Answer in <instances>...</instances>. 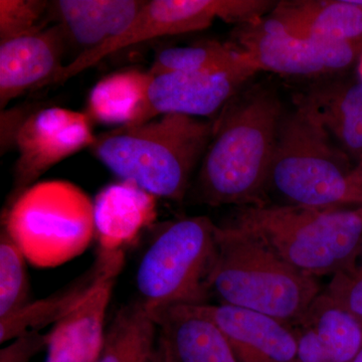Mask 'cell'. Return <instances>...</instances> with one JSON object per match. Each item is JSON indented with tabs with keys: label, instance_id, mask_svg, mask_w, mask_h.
Listing matches in <instances>:
<instances>
[{
	"label": "cell",
	"instance_id": "3",
	"mask_svg": "<svg viewBox=\"0 0 362 362\" xmlns=\"http://www.w3.org/2000/svg\"><path fill=\"white\" fill-rule=\"evenodd\" d=\"M209 285L221 304L259 312L291 327L323 291L318 279L293 268L263 240L230 223L216 228Z\"/></svg>",
	"mask_w": 362,
	"mask_h": 362
},
{
	"label": "cell",
	"instance_id": "10",
	"mask_svg": "<svg viewBox=\"0 0 362 362\" xmlns=\"http://www.w3.org/2000/svg\"><path fill=\"white\" fill-rule=\"evenodd\" d=\"M95 139L87 114L47 107L26 116L14 139L18 157L11 201L59 162L90 148Z\"/></svg>",
	"mask_w": 362,
	"mask_h": 362
},
{
	"label": "cell",
	"instance_id": "11",
	"mask_svg": "<svg viewBox=\"0 0 362 362\" xmlns=\"http://www.w3.org/2000/svg\"><path fill=\"white\" fill-rule=\"evenodd\" d=\"M256 73L251 68H237L152 76L144 103L131 125L148 122L166 114L195 118L216 115Z\"/></svg>",
	"mask_w": 362,
	"mask_h": 362
},
{
	"label": "cell",
	"instance_id": "32",
	"mask_svg": "<svg viewBox=\"0 0 362 362\" xmlns=\"http://www.w3.org/2000/svg\"><path fill=\"white\" fill-rule=\"evenodd\" d=\"M352 362H362V347L361 351H359L358 354H357L356 358H354V361Z\"/></svg>",
	"mask_w": 362,
	"mask_h": 362
},
{
	"label": "cell",
	"instance_id": "30",
	"mask_svg": "<svg viewBox=\"0 0 362 362\" xmlns=\"http://www.w3.org/2000/svg\"><path fill=\"white\" fill-rule=\"evenodd\" d=\"M154 362H169L165 354L158 346L156 347V357H154Z\"/></svg>",
	"mask_w": 362,
	"mask_h": 362
},
{
	"label": "cell",
	"instance_id": "19",
	"mask_svg": "<svg viewBox=\"0 0 362 362\" xmlns=\"http://www.w3.org/2000/svg\"><path fill=\"white\" fill-rule=\"evenodd\" d=\"M156 197L121 180L102 189L94 201L95 235L100 250L123 251L156 218Z\"/></svg>",
	"mask_w": 362,
	"mask_h": 362
},
{
	"label": "cell",
	"instance_id": "33",
	"mask_svg": "<svg viewBox=\"0 0 362 362\" xmlns=\"http://www.w3.org/2000/svg\"><path fill=\"white\" fill-rule=\"evenodd\" d=\"M357 209H358L359 214L362 216V206L357 207Z\"/></svg>",
	"mask_w": 362,
	"mask_h": 362
},
{
	"label": "cell",
	"instance_id": "31",
	"mask_svg": "<svg viewBox=\"0 0 362 362\" xmlns=\"http://www.w3.org/2000/svg\"><path fill=\"white\" fill-rule=\"evenodd\" d=\"M357 73H358L359 81L362 83V54L358 59V65H357Z\"/></svg>",
	"mask_w": 362,
	"mask_h": 362
},
{
	"label": "cell",
	"instance_id": "4",
	"mask_svg": "<svg viewBox=\"0 0 362 362\" xmlns=\"http://www.w3.org/2000/svg\"><path fill=\"white\" fill-rule=\"evenodd\" d=\"M350 158L304 108L284 111L267 178L265 202L278 206H356ZM265 204V206H266Z\"/></svg>",
	"mask_w": 362,
	"mask_h": 362
},
{
	"label": "cell",
	"instance_id": "9",
	"mask_svg": "<svg viewBox=\"0 0 362 362\" xmlns=\"http://www.w3.org/2000/svg\"><path fill=\"white\" fill-rule=\"evenodd\" d=\"M233 45L247 54L257 71L296 77H319L346 70L362 54V39L338 42L297 37L270 16L239 25Z\"/></svg>",
	"mask_w": 362,
	"mask_h": 362
},
{
	"label": "cell",
	"instance_id": "27",
	"mask_svg": "<svg viewBox=\"0 0 362 362\" xmlns=\"http://www.w3.org/2000/svg\"><path fill=\"white\" fill-rule=\"evenodd\" d=\"M49 2L44 0H0V42L42 28Z\"/></svg>",
	"mask_w": 362,
	"mask_h": 362
},
{
	"label": "cell",
	"instance_id": "17",
	"mask_svg": "<svg viewBox=\"0 0 362 362\" xmlns=\"http://www.w3.org/2000/svg\"><path fill=\"white\" fill-rule=\"evenodd\" d=\"M144 4L143 0H58L52 6L66 42L76 45L81 56L127 32Z\"/></svg>",
	"mask_w": 362,
	"mask_h": 362
},
{
	"label": "cell",
	"instance_id": "23",
	"mask_svg": "<svg viewBox=\"0 0 362 362\" xmlns=\"http://www.w3.org/2000/svg\"><path fill=\"white\" fill-rule=\"evenodd\" d=\"M158 328L148 309L141 303L119 310L105 333L97 362H154Z\"/></svg>",
	"mask_w": 362,
	"mask_h": 362
},
{
	"label": "cell",
	"instance_id": "29",
	"mask_svg": "<svg viewBox=\"0 0 362 362\" xmlns=\"http://www.w3.org/2000/svg\"><path fill=\"white\" fill-rule=\"evenodd\" d=\"M352 185H354V194H356L357 207L362 206V163L354 166L350 175Z\"/></svg>",
	"mask_w": 362,
	"mask_h": 362
},
{
	"label": "cell",
	"instance_id": "20",
	"mask_svg": "<svg viewBox=\"0 0 362 362\" xmlns=\"http://www.w3.org/2000/svg\"><path fill=\"white\" fill-rule=\"evenodd\" d=\"M124 262L123 251L100 250L92 268L70 287L51 296L30 301L13 315L0 319V342L6 343L25 333L40 331L49 324L54 325L75 309L112 269L124 265Z\"/></svg>",
	"mask_w": 362,
	"mask_h": 362
},
{
	"label": "cell",
	"instance_id": "21",
	"mask_svg": "<svg viewBox=\"0 0 362 362\" xmlns=\"http://www.w3.org/2000/svg\"><path fill=\"white\" fill-rule=\"evenodd\" d=\"M270 18L297 37L338 42L362 39V6L354 0L280 1Z\"/></svg>",
	"mask_w": 362,
	"mask_h": 362
},
{
	"label": "cell",
	"instance_id": "28",
	"mask_svg": "<svg viewBox=\"0 0 362 362\" xmlns=\"http://www.w3.org/2000/svg\"><path fill=\"white\" fill-rule=\"evenodd\" d=\"M49 344V333L32 331L16 338L0 350V362H30Z\"/></svg>",
	"mask_w": 362,
	"mask_h": 362
},
{
	"label": "cell",
	"instance_id": "18",
	"mask_svg": "<svg viewBox=\"0 0 362 362\" xmlns=\"http://www.w3.org/2000/svg\"><path fill=\"white\" fill-rule=\"evenodd\" d=\"M295 104L308 112L350 159L362 163L361 81L319 83L295 97Z\"/></svg>",
	"mask_w": 362,
	"mask_h": 362
},
{
	"label": "cell",
	"instance_id": "1",
	"mask_svg": "<svg viewBox=\"0 0 362 362\" xmlns=\"http://www.w3.org/2000/svg\"><path fill=\"white\" fill-rule=\"evenodd\" d=\"M278 95L257 85L240 90L214 120L201 162L197 199L211 206H265V187L281 118Z\"/></svg>",
	"mask_w": 362,
	"mask_h": 362
},
{
	"label": "cell",
	"instance_id": "24",
	"mask_svg": "<svg viewBox=\"0 0 362 362\" xmlns=\"http://www.w3.org/2000/svg\"><path fill=\"white\" fill-rule=\"evenodd\" d=\"M237 68H251L257 71L239 47L211 40L162 49L156 54L148 71L156 77L165 74L202 73Z\"/></svg>",
	"mask_w": 362,
	"mask_h": 362
},
{
	"label": "cell",
	"instance_id": "12",
	"mask_svg": "<svg viewBox=\"0 0 362 362\" xmlns=\"http://www.w3.org/2000/svg\"><path fill=\"white\" fill-rule=\"evenodd\" d=\"M65 35L58 25L0 42V107L28 90L58 84Z\"/></svg>",
	"mask_w": 362,
	"mask_h": 362
},
{
	"label": "cell",
	"instance_id": "16",
	"mask_svg": "<svg viewBox=\"0 0 362 362\" xmlns=\"http://www.w3.org/2000/svg\"><path fill=\"white\" fill-rule=\"evenodd\" d=\"M298 362H352L362 347V323L323 291L292 327Z\"/></svg>",
	"mask_w": 362,
	"mask_h": 362
},
{
	"label": "cell",
	"instance_id": "5",
	"mask_svg": "<svg viewBox=\"0 0 362 362\" xmlns=\"http://www.w3.org/2000/svg\"><path fill=\"white\" fill-rule=\"evenodd\" d=\"M230 223L263 240L293 268L317 279L334 275L362 239L357 207L243 206Z\"/></svg>",
	"mask_w": 362,
	"mask_h": 362
},
{
	"label": "cell",
	"instance_id": "25",
	"mask_svg": "<svg viewBox=\"0 0 362 362\" xmlns=\"http://www.w3.org/2000/svg\"><path fill=\"white\" fill-rule=\"evenodd\" d=\"M25 255L2 228L0 235V319L13 315L28 302Z\"/></svg>",
	"mask_w": 362,
	"mask_h": 362
},
{
	"label": "cell",
	"instance_id": "26",
	"mask_svg": "<svg viewBox=\"0 0 362 362\" xmlns=\"http://www.w3.org/2000/svg\"><path fill=\"white\" fill-rule=\"evenodd\" d=\"M323 293L362 323V239Z\"/></svg>",
	"mask_w": 362,
	"mask_h": 362
},
{
	"label": "cell",
	"instance_id": "8",
	"mask_svg": "<svg viewBox=\"0 0 362 362\" xmlns=\"http://www.w3.org/2000/svg\"><path fill=\"white\" fill-rule=\"evenodd\" d=\"M276 2L267 0H150L145 1L133 25L121 37L81 54L66 65L58 84L96 65L125 47L157 39L206 30L216 18L246 25L261 20Z\"/></svg>",
	"mask_w": 362,
	"mask_h": 362
},
{
	"label": "cell",
	"instance_id": "7",
	"mask_svg": "<svg viewBox=\"0 0 362 362\" xmlns=\"http://www.w3.org/2000/svg\"><path fill=\"white\" fill-rule=\"evenodd\" d=\"M216 228L209 216H187L162 226L143 255L136 286L149 311L206 304L216 255Z\"/></svg>",
	"mask_w": 362,
	"mask_h": 362
},
{
	"label": "cell",
	"instance_id": "14",
	"mask_svg": "<svg viewBox=\"0 0 362 362\" xmlns=\"http://www.w3.org/2000/svg\"><path fill=\"white\" fill-rule=\"evenodd\" d=\"M124 265L112 269L80 304L49 332L45 362H97L105 338V318L117 277Z\"/></svg>",
	"mask_w": 362,
	"mask_h": 362
},
{
	"label": "cell",
	"instance_id": "15",
	"mask_svg": "<svg viewBox=\"0 0 362 362\" xmlns=\"http://www.w3.org/2000/svg\"><path fill=\"white\" fill-rule=\"evenodd\" d=\"M157 346L169 362H240L220 328L197 305H175L150 311Z\"/></svg>",
	"mask_w": 362,
	"mask_h": 362
},
{
	"label": "cell",
	"instance_id": "13",
	"mask_svg": "<svg viewBox=\"0 0 362 362\" xmlns=\"http://www.w3.org/2000/svg\"><path fill=\"white\" fill-rule=\"evenodd\" d=\"M197 308L220 328L240 362H298L291 326L233 305L206 303Z\"/></svg>",
	"mask_w": 362,
	"mask_h": 362
},
{
	"label": "cell",
	"instance_id": "22",
	"mask_svg": "<svg viewBox=\"0 0 362 362\" xmlns=\"http://www.w3.org/2000/svg\"><path fill=\"white\" fill-rule=\"evenodd\" d=\"M152 76L149 71L128 70L100 80L90 90L87 115L97 122L118 127L134 123Z\"/></svg>",
	"mask_w": 362,
	"mask_h": 362
},
{
	"label": "cell",
	"instance_id": "2",
	"mask_svg": "<svg viewBox=\"0 0 362 362\" xmlns=\"http://www.w3.org/2000/svg\"><path fill=\"white\" fill-rule=\"evenodd\" d=\"M214 132V120L166 114L97 135L93 154L121 180L181 202Z\"/></svg>",
	"mask_w": 362,
	"mask_h": 362
},
{
	"label": "cell",
	"instance_id": "6",
	"mask_svg": "<svg viewBox=\"0 0 362 362\" xmlns=\"http://www.w3.org/2000/svg\"><path fill=\"white\" fill-rule=\"evenodd\" d=\"M4 230L32 265H63L82 255L95 235L94 202L69 181L37 182L11 201Z\"/></svg>",
	"mask_w": 362,
	"mask_h": 362
}]
</instances>
